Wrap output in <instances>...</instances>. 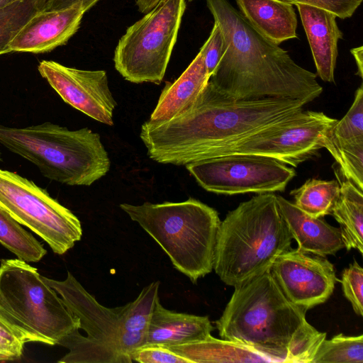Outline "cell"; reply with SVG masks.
Instances as JSON below:
<instances>
[{
    "instance_id": "6da1fadb",
    "label": "cell",
    "mask_w": 363,
    "mask_h": 363,
    "mask_svg": "<svg viewBox=\"0 0 363 363\" xmlns=\"http://www.w3.org/2000/svg\"><path fill=\"white\" fill-rule=\"evenodd\" d=\"M305 105L286 99H235L208 81L188 111L167 121H145L140 138L152 160L186 166L218 157L239 140L303 111Z\"/></svg>"
},
{
    "instance_id": "7a4b0ae2",
    "label": "cell",
    "mask_w": 363,
    "mask_h": 363,
    "mask_svg": "<svg viewBox=\"0 0 363 363\" xmlns=\"http://www.w3.org/2000/svg\"><path fill=\"white\" fill-rule=\"evenodd\" d=\"M220 27L222 57L209 79L235 99H286L307 104L323 92L317 75L257 31L228 0H206Z\"/></svg>"
},
{
    "instance_id": "3957f363",
    "label": "cell",
    "mask_w": 363,
    "mask_h": 363,
    "mask_svg": "<svg viewBox=\"0 0 363 363\" xmlns=\"http://www.w3.org/2000/svg\"><path fill=\"white\" fill-rule=\"evenodd\" d=\"M216 321L222 339L244 344L277 363H311L326 333L289 301L269 271L234 287Z\"/></svg>"
},
{
    "instance_id": "277c9868",
    "label": "cell",
    "mask_w": 363,
    "mask_h": 363,
    "mask_svg": "<svg viewBox=\"0 0 363 363\" xmlns=\"http://www.w3.org/2000/svg\"><path fill=\"white\" fill-rule=\"evenodd\" d=\"M42 278L80 322L79 329L59 342L69 352L58 362H133V352L145 345L151 314L159 299V281L143 288L133 301L108 308L100 304L69 272L62 281Z\"/></svg>"
},
{
    "instance_id": "5b68a950",
    "label": "cell",
    "mask_w": 363,
    "mask_h": 363,
    "mask_svg": "<svg viewBox=\"0 0 363 363\" xmlns=\"http://www.w3.org/2000/svg\"><path fill=\"white\" fill-rule=\"evenodd\" d=\"M292 235L277 195L259 194L229 211L220 222L213 269L226 285L238 286L269 270L291 249Z\"/></svg>"
},
{
    "instance_id": "8992f818",
    "label": "cell",
    "mask_w": 363,
    "mask_h": 363,
    "mask_svg": "<svg viewBox=\"0 0 363 363\" xmlns=\"http://www.w3.org/2000/svg\"><path fill=\"white\" fill-rule=\"evenodd\" d=\"M120 208L161 247L174 267L196 284L213 269L220 220L216 210L194 199Z\"/></svg>"
},
{
    "instance_id": "52a82bcc",
    "label": "cell",
    "mask_w": 363,
    "mask_h": 363,
    "mask_svg": "<svg viewBox=\"0 0 363 363\" xmlns=\"http://www.w3.org/2000/svg\"><path fill=\"white\" fill-rule=\"evenodd\" d=\"M0 144L45 177L69 186H90L111 167L99 134L88 128L69 130L50 122L23 128L0 125Z\"/></svg>"
},
{
    "instance_id": "ba28073f",
    "label": "cell",
    "mask_w": 363,
    "mask_h": 363,
    "mask_svg": "<svg viewBox=\"0 0 363 363\" xmlns=\"http://www.w3.org/2000/svg\"><path fill=\"white\" fill-rule=\"evenodd\" d=\"M0 316L26 342L50 345L80 328L79 318L36 268L19 259L0 264Z\"/></svg>"
},
{
    "instance_id": "9c48e42d",
    "label": "cell",
    "mask_w": 363,
    "mask_h": 363,
    "mask_svg": "<svg viewBox=\"0 0 363 363\" xmlns=\"http://www.w3.org/2000/svg\"><path fill=\"white\" fill-rule=\"evenodd\" d=\"M185 9V0H161L126 30L113 56L115 68L125 80L161 84Z\"/></svg>"
},
{
    "instance_id": "30bf717a",
    "label": "cell",
    "mask_w": 363,
    "mask_h": 363,
    "mask_svg": "<svg viewBox=\"0 0 363 363\" xmlns=\"http://www.w3.org/2000/svg\"><path fill=\"white\" fill-rule=\"evenodd\" d=\"M0 206L57 255L65 254L82 238L78 218L46 190L16 172L0 169Z\"/></svg>"
},
{
    "instance_id": "8fae6325",
    "label": "cell",
    "mask_w": 363,
    "mask_h": 363,
    "mask_svg": "<svg viewBox=\"0 0 363 363\" xmlns=\"http://www.w3.org/2000/svg\"><path fill=\"white\" fill-rule=\"evenodd\" d=\"M337 121L323 112L303 110L239 140L218 156L262 155L297 167L324 147L325 135Z\"/></svg>"
},
{
    "instance_id": "7c38bea8",
    "label": "cell",
    "mask_w": 363,
    "mask_h": 363,
    "mask_svg": "<svg viewBox=\"0 0 363 363\" xmlns=\"http://www.w3.org/2000/svg\"><path fill=\"white\" fill-rule=\"evenodd\" d=\"M206 191L219 194L284 191L296 176L293 167L269 157L231 154L186 165Z\"/></svg>"
},
{
    "instance_id": "4fadbf2b",
    "label": "cell",
    "mask_w": 363,
    "mask_h": 363,
    "mask_svg": "<svg viewBox=\"0 0 363 363\" xmlns=\"http://www.w3.org/2000/svg\"><path fill=\"white\" fill-rule=\"evenodd\" d=\"M269 272L285 297L306 311L325 302L337 281L325 257L310 256L298 248L281 254Z\"/></svg>"
},
{
    "instance_id": "5bb4252c",
    "label": "cell",
    "mask_w": 363,
    "mask_h": 363,
    "mask_svg": "<svg viewBox=\"0 0 363 363\" xmlns=\"http://www.w3.org/2000/svg\"><path fill=\"white\" fill-rule=\"evenodd\" d=\"M38 69L65 102L98 122L113 125L117 102L106 71L79 69L52 60L41 61Z\"/></svg>"
},
{
    "instance_id": "9a60e30c",
    "label": "cell",
    "mask_w": 363,
    "mask_h": 363,
    "mask_svg": "<svg viewBox=\"0 0 363 363\" xmlns=\"http://www.w3.org/2000/svg\"><path fill=\"white\" fill-rule=\"evenodd\" d=\"M85 12L82 3L61 10L37 11L11 42V52L43 53L65 45L78 30Z\"/></svg>"
},
{
    "instance_id": "2e32d148",
    "label": "cell",
    "mask_w": 363,
    "mask_h": 363,
    "mask_svg": "<svg viewBox=\"0 0 363 363\" xmlns=\"http://www.w3.org/2000/svg\"><path fill=\"white\" fill-rule=\"evenodd\" d=\"M307 36L318 77L334 82L337 43L342 33L336 16L328 11L303 4L296 5Z\"/></svg>"
},
{
    "instance_id": "e0dca14e",
    "label": "cell",
    "mask_w": 363,
    "mask_h": 363,
    "mask_svg": "<svg viewBox=\"0 0 363 363\" xmlns=\"http://www.w3.org/2000/svg\"><path fill=\"white\" fill-rule=\"evenodd\" d=\"M280 211L298 249L315 255H334L345 247L340 228L328 223L322 218L304 213L294 203L277 196Z\"/></svg>"
},
{
    "instance_id": "ac0fdd59",
    "label": "cell",
    "mask_w": 363,
    "mask_h": 363,
    "mask_svg": "<svg viewBox=\"0 0 363 363\" xmlns=\"http://www.w3.org/2000/svg\"><path fill=\"white\" fill-rule=\"evenodd\" d=\"M209 79L202 46L180 77L165 84L149 121L162 123L185 113L195 104Z\"/></svg>"
},
{
    "instance_id": "d6986e66",
    "label": "cell",
    "mask_w": 363,
    "mask_h": 363,
    "mask_svg": "<svg viewBox=\"0 0 363 363\" xmlns=\"http://www.w3.org/2000/svg\"><path fill=\"white\" fill-rule=\"evenodd\" d=\"M213 330L208 316L168 310L157 299L146 332L145 345L170 347L199 341L211 335Z\"/></svg>"
},
{
    "instance_id": "ffe728a7",
    "label": "cell",
    "mask_w": 363,
    "mask_h": 363,
    "mask_svg": "<svg viewBox=\"0 0 363 363\" xmlns=\"http://www.w3.org/2000/svg\"><path fill=\"white\" fill-rule=\"evenodd\" d=\"M240 13L263 36L279 45L297 38L293 5L279 0H236Z\"/></svg>"
},
{
    "instance_id": "44dd1931",
    "label": "cell",
    "mask_w": 363,
    "mask_h": 363,
    "mask_svg": "<svg viewBox=\"0 0 363 363\" xmlns=\"http://www.w3.org/2000/svg\"><path fill=\"white\" fill-rule=\"evenodd\" d=\"M167 347L191 363L274 362L272 358L244 344L219 340L211 335L199 341Z\"/></svg>"
},
{
    "instance_id": "7402d4cb",
    "label": "cell",
    "mask_w": 363,
    "mask_h": 363,
    "mask_svg": "<svg viewBox=\"0 0 363 363\" xmlns=\"http://www.w3.org/2000/svg\"><path fill=\"white\" fill-rule=\"evenodd\" d=\"M331 214L340 224L345 247L363 253V191L345 180L340 185L338 197Z\"/></svg>"
},
{
    "instance_id": "603a6c76",
    "label": "cell",
    "mask_w": 363,
    "mask_h": 363,
    "mask_svg": "<svg viewBox=\"0 0 363 363\" xmlns=\"http://www.w3.org/2000/svg\"><path fill=\"white\" fill-rule=\"evenodd\" d=\"M340 192V184L335 180L309 179L290 194L294 204L308 215L323 218L331 214L332 208Z\"/></svg>"
},
{
    "instance_id": "cb8c5ba5",
    "label": "cell",
    "mask_w": 363,
    "mask_h": 363,
    "mask_svg": "<svg viewBox=\"0 0 363 363\" xmlns=\"http://www.w3.org/2000/svg\"><path fill=\"white\" fill-rule=\"evenodd\" d=\"M0 243L28 263L40 261L47 253L40 242L1 206Z\"/></svg>"
},
{
    "instance_id": "d4e9b609",
    "label": "cell",
    "mask_w": 363,
    "mask_h": 363,
    "mask_svg": "<svg viewBox=\"0 0 363 363\" xmlns=\"http://www.w3.org/2000/svg\"><path fill=\"white\" fill-rule=\"evenodd\" d=\"M324 148L334 157L346 179L363 191V138L336 140L328 132Z\"/></svg>"
},
{
    "instance_id": "484cf974",
    "label": "cell",
    "mask_w": 363,
    "mask_h": 363,
    "mask_svg": "<svg viewBox=\"0 0 363 363\" xmlns=\"http://www.w3.org/2000/svg\"><path fill=\"white\" fill-rule=\"evenodd\" d=\"M363 363V335L347 336L342 333L319 345L311 363Z\"/></svg>"
},
{
    "instance_id": "4316f807",
    "label": "cell",
    "mask_w": 363,
    "mask_h": 363,
    "mask_svg": "<svg viewBox=\"0 0 363 363\" xmlns=\"http://www.w3.org/2000/svg\"><path fill=\"white\" fill-rule=\"evenodd\" d=\"M36 12L35 0H20L0 8V55L11 52V42Z\"/></svg>"
},
{
    "instance_id": "83f0119b",
    "label": "cell",
    "mask_w": 363,
    "mask_h": 363,
    "mask_svg": "<svg viewBox=\"0 0 363 363\" xmlns=\"http://www.w3.org/2000/svg\"><path fill=\"white\" fill-rule=\"evenodd\" d=\"M336 140L363 138V85L357 89L354 101L347 113L337 121L328 131Z\"/></svg>"
},
{
    "instance_id": "f1b7e54d",
    "label": "cell",
    "mask_w": 363,
    "mask_h": 363,
    "mask_svg": "<svg viewBox=\"0 0 363 363\" xmlns=\"http://www.w3.org/2000/svg\"><path fill=\"white\" fill-rule=\"evenodd\" d=\"M341 284L345 298L356 314L363 315V269L354 261L342 273Z\"/></svg>"
},
{
    "instance_id": "f546056e",
    "label": "cell",
    "mask_w": 363,
    "mask_h": 363,
    "mask_svg": "<svg viewBox=\"0 0 363 363\" xmlns=\"http://www.w3.org/2000/svg\"><path fill=\"white\" fill-rule=\"evenodd\" d=\"M131 358L140 363H191L168 347L158 345H146L135 350Z\"/></svg>"
},
{
    "instance_id": "4dcf8cb0",
    "label": "cell",
    "mask_w": 363,
    "mask_h": 363,
    "mask_svg": "<svg viewBox=\"0 0 363 363\" xmlns=\"http://www.w3.org/2000/svg\"><path fill=\"white\" fill-rule=\"evenodd\" d=\"M291 5L303 4L319 8L345 19L352 17L362 0H279Z\"/></svg>"
},
{
    "instance_id": "1f68e13d",
    "label": "cell",
    "mask_w": 363,
    "mask_h": 363,
    "mask_svg": "<svg viewBox=\"0 0 363 363\" xmlns=\"http://www.w3.org/2000/svg\"><path fill=\"white\" fill-rule=\"evenodd\" d=\"M223 37L219 26L214 22L209 37L203 45L204 48V62L207 71L211 76L216 70L223 53Z\"/></svg>"
},
{
    "instance_id": "d6a6232c",
    "label": "cell",
    "mask_w": 363,
    "mask_h": 363,
    "mask_svg": "<svg viewBox=\"0 0 363 363\" xmlns=\"http://www.w3.org/2000/svg\"><path fill=\"white\" fill-rule=\"evenodd\" d=\"M99 0H35L37 11H49L64 9L76 4L82 3L85 11L94 6Z\"/></svg>"
},
{
    "instance_id": "836d02e7",
    "label": "cell",
    "mask_w": 363,
    "mask_h": 363,
    "mask_svg": "<svg viewBox=\"0 0 363 363\" xmlns=\"http://www.w3.org/2000/svg\"><path fill=\"white\" fill-rule=\"evenodd\" d=\"M23 351V347L14 345L0 337V361L18 359Z\"/></svg>"
},
{
    "instance_id": "e575fe53",
    "label": "cell",
    "mask_w": 363,
    "mask_h": 363,
    "mask_svg": "<svg viewBox=\"0 0 363 363\" xmlns=\"http://www.w3.org/2000/svg\"><path fill=\"white\" fill-rule=\"evenodd\" d=\"M0 337L7 340L10 342L24 347L26 341L23 336L14 328L11 326L0 316Z\"/></svg>"
},
{
    "instance_id": "d590c367",
    "label": "cell",
    "mask_w": 363,
    "mask_h": 363,
    "mask_svg": "<svg viewBox=\"0 0 363 363\" xmlns=\"http://www.w3.org/2000/svg\"><path fill=\"white\" fill-rule=\"evenodd\" d=\"M352 55H353L357 67V74L361 78L363 77V47L359 46L350 50Z\"/></svg>"
},
{
    "instance_id": "8d00e7d4",
    "label": "cell",
    "mask_w": 363,
    "mask_h": 363,
    "mask_svg": "<svg viewBox=\"0 0 363 363\" xmlns=\"http://www.w3.org/2000/svg\"><path fill=\"white\" fill-rule=\"evenodd\" d=\"M161 0H135L138 10L143 13H147L152 10Z\"/></svg>"
},
{
    "instance_id": "74e56055",
    "label": "cell",
    "mask_w": 363,
    "mask_h": 363,
    "mask_svg": "<svg viewBox=\"0 0 363 363\" xmlns=\"http://www.w3.org/2000/svg\"><path fill=\"white\" fill-rule=\"evenodd\" d=\"M18 1L20 0H0V8L4 7Z\"/></svg>"
},
{
    "instance_id": "f35d334b",
    "label": "cell",
    "mask_w": 363,
    "mask_h": 363,
    "mask_svg": "<svg viewBox=\"0 0 363 363\" xmlns=\"http://www.w3.org/2000/svg\"><path fill=\"white\" fill-rule=\"evenodd\" d=\"M0 160H1V152H0Z\"/></svg>"
},
{
    "instance_id": "ab89813d",
    "label": "cell",
    "mask_w": 363,
    "mask_h": 363,
    "mask_svg": "<svg viewBox=\"0 0 363 363\" xmlns=\"http://www.w3.org/2000/svg\"><path fill=\"white\" fill-rule=\"evenodd\" d=\"M189 1H192V0H189Z\"/></svg>"
}]
</instances>
